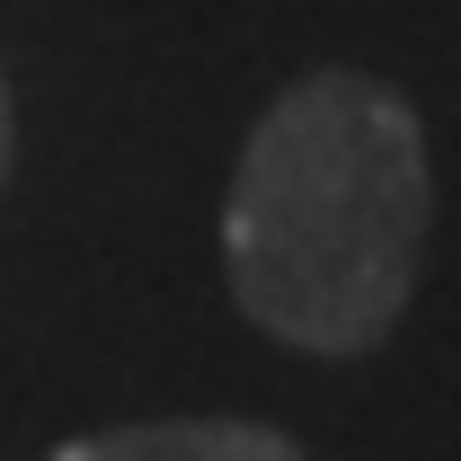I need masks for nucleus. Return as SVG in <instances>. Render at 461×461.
Masks as SVG:
<instances>
[{"mask_svg":"<svg viewBox=\"0 0 461 461\" xmlns=\"http://www.w3.org/2000/svg\"><path fill=\"white\" fill-rule=\"evenodd\" d=\"M9 151H18V115H9V80H0V186H9Z\"/></svg>","mask_w":461,"mask_h":461,"instance_id":"nucleus-3","label":"nucleus"},{"mask_svg":"<svg viewBox=\"0 0 461 461\" xmlns=\"http://www.w3.org/2000/svg\"><path fill=\"white\" fill-rule=\"evenodd\" d=\"M54 461H302V444L258 417H142V426L80 435Z\"/></svg>","mask_w":461,"mask_h":461,"instance_id":"nucleus-2","label":"nucleus"},{"mask_svg":"<svg viewBox=\"0 0 461 461\" xmlns=\"http://www.w3.org/2000/svg\"><path fill=\"white\" fill-rule=\"evenodd\" d=\"M426 124L373 71H302L249 124L222 204V267L249 329L302 355H373L426 276Z\"/></svg>","mask_w":461,"mask_h":461,"instance_id":"nucleus-1","label":"nucleus"}]
</instances>
